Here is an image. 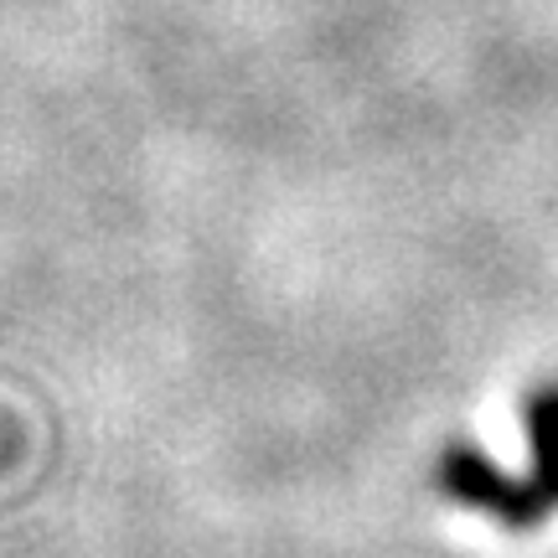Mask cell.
I'll list each match as a JSON object with an SVG mask.
<instances>
[{
  "instance_id": "1",
  "label": "cell",
  "mask_w": 558,
  "mask_h": 558,
  "mask_svg": "<svg viewBox=\"0 0 558 558\" xmlns=\"http://www.w3.org/2000/svg\"><path fill=\"white\" fill-rule=\"evenodd\" d=\"M527 445H533V471L522 476L533 518L548 522L558 512V383H543L527 393Z\"/></svg>"
}]
</instances>
